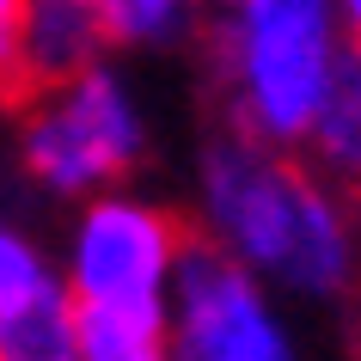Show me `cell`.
Segmentation results:
<instances>
[{"instance_id":"6da1fadb","label":"cell","mask_w":361,"mask_h":361,"mask_svg":"<svg viewBox=\"0 0 361 361\" xmlns=\"http://www.w3.org/2000/svg\"><path fill=\"white\" fill-rule=\"evenodd\" d=\"M196 239L227 251L269 294L343 300L361 276V233L349 196L331 190L294 147L227 129L196 159Z\"/></svg>"},{"instance_id":"7a4b0ae2","label":"cell","mask_w":361,"mask_h":361,"mask_svg":"<svg viewBox=\"0 0 361 361\" xmlns=\"http://www.w3.org/2000/svg\"><path fill=\"white\" fill-rule=\"evenodd\" d=\"M349 31L337 0H214L209 68L233 129L300 147L337 74Z\"/></svg>"},{"instance_id":"3957f363","label":"cell","mask_w":361,"mask_h":361,"mask_svg":"<svg viewBox=\"0 0 361 361\" xmlns=\"http://www.w3.org/2000/svg\"><path fill=\"white\" fill-rule=\"evenodd\" d=\"M141 153H147V116L111 61L74 74L68 86L31 92L19 116V166L56 202H86L111 190L123 171L141 166Z\"/></svg>"},{"instance_id":"277c9868","label":"cell","mask_w":361,"mask_h":361,"mask_svg":"<svg viewBox=\"0 0 361 361\" xmlns=\"http://www.w3.org/2000/svg\"><path fill=\"white\" fill-rule=\"evenodd\" d=\"M196 233L153 196L98 190L80 202L68 245H61V288L74 306H116V312H171V282Z\"/></svg>"},{"instance_id":"5b68a950","label":"cell","mask_w":361,"mask_h":361,"mask_svg":"<svg viewBox=\"0 0 361 361\" xmlns=\"http://www.w3.org/2000/svg\"><path fill=\"white\" fill-rule=\"evenodd\" d=\"M171 355L178 361H300L282 306L251 269L209 239H190L171 282Z\"/></svg>"},{"instance_id":"8992f818","label":"cell","mask_w":361,"mask_h":361,"mask_svg":"<svg viewBox=\"0 0 361 361\" xmlns=\"http://www.w3.org/2000/svg\"><path fill=\"white\" fill-rule=\"evenodd\" d=\"M111 31L92 0H25L19 13V98L68 86L74 74L98 68Z\"/></svg>"},{"instance_id":"52a82bcc","label":"cell","mask_w":361,"mask_h":361,"mask_svg":"<svg viewBox=\"0 0 361 361\" xmlns=\"http://www.w3.org/2000/svg\"><path fill=\"white\" fill-rule=\"evenodd\" d=\"M294 153L331 190L361 196V43L343 49L337 74H331V92H324L319 116H312V129H306V141Z\"/></svg>"},{"instance_id":"ba28073f","label":"cell","mask_w":361,"mask_h":361,"mask_svg":"<svg viewBox=\"0 0 361 361\" xmlns=\"http://www.w3.org/2000/svg\"><path fill=\"white\" fill-rule=\"evenodd\" d=\"M0 361H80V319L61 282L0 312Z\"/></svg>"},{"instance_id":"9c48e42d","label":"cell","mask_w":361,"mask_h":361,"mask_svg":"<svg viewBox=\"0 0 361 361\" xmlns=\"http://www.w3.org/2000/svg\"><path fill=\"white\" fill-rule=\"evenodd\" d=\"M80 361H178L171 355V312H116V306H74Z\"/></svg>"},{"instance_id":"30bf717a","label":"cell","mask_w":361,"mask_h":361,"mask_svg":"<svg viewBox=\"0 0 361 361\" xmlns=\"http://www.w3.org/2000/svg\"><path fill=\"white\" fill-rule=\"evenodd\" d=\"M92 6L123 49H171L196 25V0H92Z\"/></svg>"},{"instance_id":"8fae6325","label":"cell","mask_w":361,"mask_h":361,"mask_svg":"<svg viewBox=\"0 0 361 361\" xmlns=\"http://www.w3.org/2000/svg\"><path fill=\"white\" fill-rule=\"evenodd\" d=\"M49 282H61V276H56V264H49L43 239H31V227H19L13 214H0V312L25 306Z\"/></svg>"},{"instance_id":"7c38bea8","label":"cell","mask_w":361,"mask_h":361,"mask_svg":"<svg viewBox=\"0 0 361 361\" xmlns=\"http://www.w3.org/2000/svg\"><path fill=\"white\" fill-rule=\"evenodd\" d=\"M19 13L25 0H0V98H19Z\"/></svg>"},{"instance_id":"4fadbf2b","label":"cell","mask_w":361,"mask_h":361,"mask_svg":"<svg viewBox=\"0 0 361 361\" xmlns=\"http://www.w3.org/2000/svg\"><path fill=\"white\" fill-rule=\"evenodd\" d=\"M343 13V31H349V43H361V0H337Z\"/></svg>"}]
</instances>
